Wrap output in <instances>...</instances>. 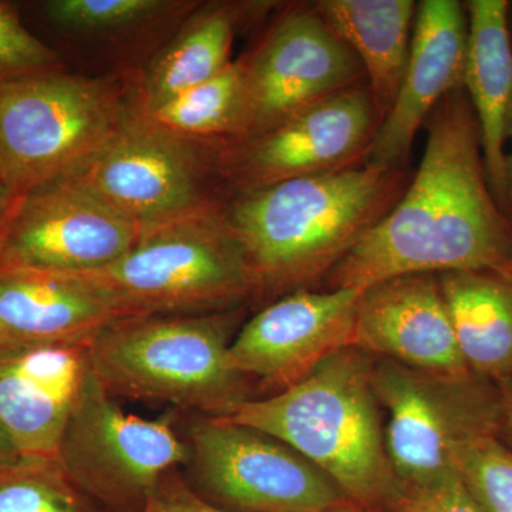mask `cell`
Listing matches in <instances>:
<instances>
[{
	"instance_id": "1",
	"label": "cell",
	"mask_w": 512,
	"mask_h": 512,
	"mask_svg": "<svg viewBox=\"0 0 512 512\" xmlns=\"http://www.w3.org/2000/svg\"><path fill=\"white\" fill-rule=\"evenodd\" d=\"M426 127L419 170L393 210L326 275L328 291L365 289L403 275L512 274V222L488 183L464 89L444 97Z\"/></svg>"
},
{
	"instance_id": "2",
	"label": "cell",
	"mask_w": 512,
	"mask_h": 512,
	"mask_svg": "<svg viewBox=\"0 0 512 512\" xmlns=\"http://www.w3.org/2000/svg\"><path fill=\"white\" fill-rule=\"evenodd\" d=\"M406 170L362 163L231 195L222 205L255 295L305 289L393 210Z\"/></svg>"
},
{
	"instance_id": "3",
	"label": "cell",
	"mask_w": 512,
	"mask_h": 512,
	"mask_svg": "<svg viewBox=\"0 0 512 512\" xmlns=\"http://www.w3.org/2000/svg\"><path fill=\"white\" fill-rule=\"evenodd\" d=\"M367 353L346 348L296 383L238 404L222 419L274 437L333 481L349 501L384 512L396 488Z\"/></svg>"
},
{
	"instance_id": "4",
	"label": "cell",
	"mask_w": 512,
	"mask_h": 512,
	"mask_svg": "<svg viewBox=\"0 0 512 512\" xmlns=\"http://www.w3.org/2000/svg\"><path fill=\"white\" fill-rule=\"evenodd\" d=\"M239 316L237 308L113 320L90 340L94 373L113 396L227 416L249 399L228 360Z\"/></svg>"
},
{
	"instance_id": "5",
	"label": "cell",
	"mask_w": 512,
	"mask_h": 512,
	"mask_svg": "<svg viewBox=\"0 0 512 512\" xmlns=\"http://www.w3.org/2000/svg\"><path fill=\"white\" fill-rule=\"evenodd\" d=\"M130 104L119 83L63 69L0 82V181L18 197L77 180Z\"/></svg>"
},
{
	"instance_id": "6",
	"label": "cell",
	"mask_w": 512,
	"mask_h": 512,
	"mask_svg": "<svg viewBox=\"0 0 512 512\" xmlns=\"http://www.w3.org/2000/svg\"><path fill=\"white\" fill-rule=\"evenodd\" d=\"M222 205L148 229L113 264L74 275L120 318L237 309L255 296V285Z\"/></svg>"
},
{
	"instance_id": "7",
	"label": "cell",
	"mask_w": 512,
	"mask_h": 512,
	"mask_svg": "<svg viewBox=\"0 0 512 512\" xmlns=\"http://www.w3.org/2000/svg\"><path fill=\"white\" fill-rule=\"evenodd\" d=\"M373 386L387 412L384 444L396 485L419 487L457 474L461 451L500 431V390L476 375H430L379 359Z\"/></svg>"
},
{
	"instance_id": "8",
	"label": "cell",
	"mask_w": 512,
	"mask_h": 512,
	"mask_svg": "<svg viewBox=\"0 0 512 512\" xmlns=\"http://www.w3.org/2000/svg\"><path fill=\"white\" fill-rule=\"evenodd\" d=\"M220 147L175 136L131 103L110 143L73 181L143 234L224 204Z\"/></svg>"
},
{
	"instance_id": "9",
	"label": "cell",
	"mask_w": 512,
	"mask_h": 512,
	"mask_svg": "<svg viewBox=\"0 0 512 512\" xmlns=\"http://www.w3.org/2000/svg\"><path fill=\"white\" fill-rule=\"evenodd\" d=\"M188 456L173 414L150 420L126 412L93 370L64 430L57 463L104 512H141L161 481L185 466Z\"/></svg>"
},
{
	"instance_id": "10",
	"label": "cell",
	"mask_w": 512,
	"mask_h": 512,
	"mask_svg": "<svg viewBox=\"0 0 512 512\" xmlns=\"http://www.w3.org/2000/svg\"><path fill=\"white\" fill-rule=\"evenodd\" d=\"M185 440V480L224 510L319 512L352 503L318 467L261 431L195 414Z\"/></svg>"
},
{
	"instance_id": "11",
	"label": "cell",
	"mask_w": 512,
	"mask_h": 512,
	"mask_svg": "<svg viewBox=\"0 0 512 512\" xmlns=\"http://www.w3.org/2000/svg\"><path fill=\"white\" fill-rule=\"evenodd\" d=\"M241 60V116L234 138L225 146L262 136L320 100L365 80L355 53L312 5L286 10Z\"/></svg>"
},
{
	"instance_id": "12",
	"label": "cell",
	"mask_w": 512,
	"mask_h": 512,
	"mask_svg": "<svg viewBox=\"0 0 512 512\" xmlns=\"http://www.w3.org/2000/svg\"><path fill=\"white\" fill-rule=\"evenodd\" d=\"M380 126L366 80L320 100L262 136L220 147L225 200L366 163Z\"/></svg>"
},
{
	"instance_id": "13",
	"label": "cell",
	"mask_w": 512,
	"mask_h": 512,
	"mask_svg": "<svg viewBox=\"0 0 512 512\" xmlns=\"http://www.w3.org/2000/svg\"><path fill=\"white\" fill-rule=\"evenodd\" d=\"M141 231L77 181L18 195L0 224V264L86 274L126 255Z\"/></svg>"
},
{
	"instance_id": "14",
	"label": "cell",
	"mask_w": 512,
	"mask_h": 512,
	"mask_svg": "<svg viewBox=\"0 0 512 512\" xmlns=\"http://www.w3.org/2000/svg\"><path fill=\"white\" fill-rule=\"evenodd\" d=\"M360 293L355 288L286 293L235 333L229 365L278 392L295 386L328 357L352 348Z\"/></svg>"
},
{
	"instance_id": "15",
	"label": "cell",
	"mask_w": 512,
	"mask_h": 512,
	"mask_svg": "<svg viewBox=\"0 0 512 512\" xmlns=\"http://www.w3.org/2000/svg\"><path fill=\"white\" fill-rule=\"evenodd\" d=\"M92 376L90 342L0 346V421L23 457L57 461Z\"/></svg>"
},
{
	"instance_id": "16",
	"label": "cell",
	"mask_w": 512,
	"mask_h": 512,
	"mask_svg": "<svg viewBox=\"0 0 512 512\" xmlns=\"http://www.w3.org/2000/svg\"><path fill=\"white\" fill-rule=\"evenodd\" d=\"M352 348L430 375H473L433 274L396 276L362 289Z\"/></svg>"
},
{
	"instance_id": "17",
	"label": "cell",
	"mask_w": 512,
	"mask_h": 512,
	"mask_svg": "<svg viewBox=\"0 0 512 512\" xmlns=\"http://www.w3.org/2000/svg\"><path fill=\"white\" fill-rule=\"evenodd\" d=\"M468 22L456 0L417 3L409 64L366 163L406 170L414 138L448 94L464 89Z\"/></svg>"
},
{
	"instance_id": "18",
	"label": "cell",
	"mask_w": 512,
	"mask_h": 512,
	"mask_svg": "<svg viewBox=\"0 0 512 512\" xmlns=\"http://www.w3.org/2000/svg\"><path fill=\"white\" fill-rule=\"evenodd\" d=\"M119 318L79 275L0 264V346L90 342Z\"/></svg>"
},
{
	"instance_id": "19",
	"label": "cell",
	"mask_w": 512,
	"mask_h": 512,
	"mask_svg": "<svg viewBox=\"0 0 512 512\" xmlns=\"http://www.w3.org/2000/svg\"><path fill=\"white\" fill-rule=\"evenodd\" d=\"M508 2L471 0L467 3L468 35L464 87L480 130L488 183L498 205L507 212L510 174L507 143L512 101V45Z\"/></svg>"
},
{
	"instance_id": "20",
	"label": "cell",
	"mask_w": 512,
	"mask_h": 512,
	"mask_svg": "<svg viewBox=\"0 0 512 512\" xmlns=\"http://www.w3.org/2000/svg\"><path fill=\"white\" fill-rule=\"evenodd\" d=\"M313 9L355 53L380 123L396 101L409 64L413 0H320Z\"/></svg>"
},
{
	"instance_id": "21",
	"label": "cell",
	"mask_w": 512,
	"mask_h": 512,
	"mask_svg": "<svg viewBox=\"0 0 512 512\" xmlns=\"http://www.w3.org/2000/svg\"><path fill=\"white\" fill-rule=\"evenodd\" d=\"M251 5L214 2L197 6L173 39L158 50L131 94L136 109H156L205 83L231 63L232 45Z\"/></svg>"
},
{
	"instance_id": "22",
	"label": "cell",
	"mask_w": 512,
	"mask_h": 512,
	"mask_svg": "<svg viewBox=\"0 0 512 512\" xmlns=\"http://www.w3.org/2000/svg\"><path fill=\"white\" fill-rule=\"evenodd\" d=\"M458 349L473 375L491 383L512 379V274H440Z\"/></svg>"
},
{
	"instance_id": "23",
	"label": "cell",
	"mask_w": 512,
	"mask_h": 512,
	"mask_svg": "<svg viewBox=\"0 0 512 512\" xmlns=\"http://www.w3.org/2000/svg\"><path fill=\"white\" fill-rule=\"evenodd\" d=\"M242 96L244 66L239 59L217 76L177 94L156 109L137 110L175 136L225 146L237 131Z\"/></svg>"
},
{
	"instance_id": "24",
	"label": "cell",
	"mask_w": 512,
	"mask_h": 512,
	"mask_svg": "<svg viewBox=\"0 0 512 512\" xmlns=\"http://www.w3.org/2000/svg\"><path fill=\"white\" fill-rule=\"evenodd\" d=\"M197 6L178 0H49L43 3V12L66 32L121 35L165 18L187 16Z\"/></svg>"
},
{
	"instance_id": "25",
	"label": "cell",
	"mask_w": 512,
	"mask_h": 512,
	"mask_svg": "<svg viewBox=\"0 0 512 512\" xmlns=\"http://www.w3.org/2000/svg\"><path fill=\"white\" fill-rule=\"evenodd\" d=\"M0 512H104L74 487L59 463L28 460L0 471Z\"/></svg>"
},
{
	"instance_id": "26",
	"label": "cell",
	"mask_w": 512,
	"mask_h": 512,
	"mask_svg": "<svg viewBox=\"0 0 512 512\" xmlns=\"http://www.w3.org/2000/svg\"><path fill=\"white\" fill-rule=\"evenodd\" d=\"M457 470L484 512H512V451L500 437H483L464 448Z\"/></svg>"
},
{
	"instance_id": "27",
	"label": "cell",
	"mask_w": 512,
	"mask_h": 512,
	"mask_svg": "<svg viewBox=\"0 0 512 512\" xmlns=\"http://www.w3.org/2000/svg\"><path fill=\"white\" fill-rule=\"evenodd\" d=\"M59 69L56 50L26 29L12 5L0 2V82Z\"/></svg>"
},
{
	"instance_id": "28",
	"label": "cell",
	"mask_w": 512,
	"mask_h": 512,
	"mask_svg": "<svg viewBox=\"0 0 512 512\" xmlns=\"http://www.w3.org/2000/svg\"><path fill=\"white\" fill-rule=\"evenodd\" d=\"M384 512H484L460 474L427 485H396Z\"/></svg>"
},
{
	"instance_id": "29",
	"label": "cell",
	"mask_w": 512,
	"mask_h": 512,
	"mask_svg": "<svg viewBox=\"0 0 512 512\" xmlns=\"http://www.w3.org/2000/svg\"><path fill=\"white\" fill-rule=\"evenodd\" d=\"M141 512H232L210 503L192 490L180 471L168 474Z\"/></svg>"
},
{
	"instance_id": "30",
	"label": "cell",
	"mask_w": 512,
	"mask_h": 512,
	"mask_svg": "<svg viewBox=\"0 0 512 512\" xmlns=\"http://www.w3.org/2000/svg\"><path fill=\"white\" fill-rule=\"evenodd\" d=\"M500 390L501 419L498 437H503L505 446L512 451V379L498 383Z\"/></svg>"
},
{
	"instance_id": "31",
	"label": "cell",
	"mask_w": 512,
	"mask_h": 512,
	"mask_svg": "<svg viewBox=\"0 0 512 512\" xmlns=\"http://www.w3.org/2000/svg\"><path fill=\"white\" fill-rule=\"evenodd\" d=\"M25 461H28V458L22 456L19 448L13 443L12 437L9 436L8 430L0 421V471L19 466Z\"/></svg>"
},
{
	"instance_id": "32",
	"label": "cell",
	"mask_w": 512,
	"mask_h": 512,
	"mask_svg": "<svg viewBox=\"0 0 512 512\" xmlns=\"http://www.w3.org/2000/svg\"><path fill=\"white\" fill-rule=\"evenodd\" d=\"M13 201H15V194L0 181V224L5 220L6 214H8L10 207H12Z\"/></svg>"
},
{
	"instance_id": "33",
	"label": "cell",
	"mask_w": 512,
	"mask_h": 512,
	"mask_svg": "<svg viewBox=\"0 0 512 512\" xmlns=\"http://www.w3.org/2000/svg\"><path fill=\"white\" fill-rule=\"evenodd\" d=\"M319 512H372L367 511L365 508L359 507L355 503H348L339 505V507L328 508V510H323Z\"/></svg>"
},
{
	"instance_id": "34",
	"label": "cell",
	"mask_w": 512,
	"mask_h": 512,
	"mask_svg": "<svg viewBox=\"0 0 512 512\" xmlns=\"http://www.w3.org/2000/svg\"><path fill=\"white\" fill-rule=\"evenodd\" d=\"M508 137L512 138V101L510 107V114H508ZM508 174H510V204L512 208V156L508 157Z\"/></svg>"
}]
</instances>
